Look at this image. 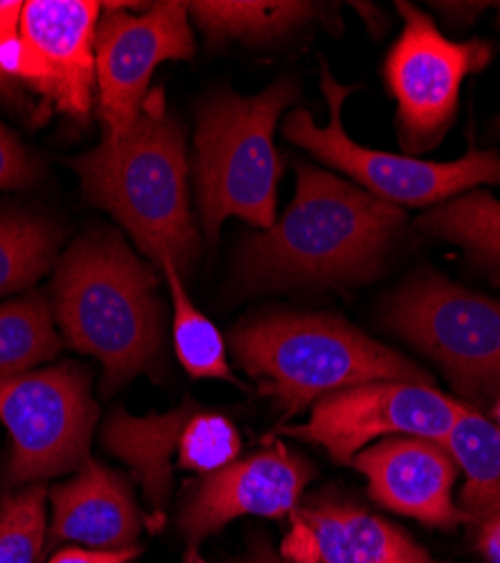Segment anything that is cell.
Instances as JSON below:
<instances>
[{
    "mask_svg": "<svg viewBox=\"0 0 500 563\" xmlns=\"http://www.w3.org/2000/svg\"><path fill=\"white\" fill-rule=\"evenodd\" d=\"M296 176L285 217L244 242L240 285L343 287L377 275L405 223L403 210L313 165L298 163Z\"/></svg>",
    "mask_w": 500,
    "mask_h": 563,
    "instance_id": "obj_1",
    "label": "cell"
},
{
    "mask_svg": "<svg viewBox=\"0 0 500 563\" xmlns=\"http://www.w3.org/2000/svg\"><path fill=\"white\" fill-rule=\"evenodd\" d=\"M86 197L111 212L158 266L171 262L180 277L199 260V234L188 199L184 126L154 88L120 137L70 163Z\"/></svg>",
    "mask_w": 500,
    "mask_h": 563,
    "instance_id": "obj_2",
    "label": "cell"
},
{
    "mask_svg": "<svg viewBox=\"0 0 500 563\" xmlns=\"http://www.w3.org/2000/svg\"><path fill=\"white\" fill-rule=\"evenodd\" d=\"M53 296L68 345L102 363L104 395L158 365L165 316L156 279L118 234H90L70 246Z\"/></svg>",
    "mask_w": 500,
    "mask_h": 563,
    "instance_id": "obj_3",
    "label": "cell"
},
{
    "mask_svg": "<svg viewBox=\"0 0 500 563\" xmlns=\"http://www.w3.org/2000/svg\"><path fill=\"white\" fill-rule=\"evenodd\" d=\"M233 352L285 417L370 382L433 386L415 363L325 313L276 311L253 318L235 330Z\"/></svg>",
    "mask_w": 500,
    "mask_h": 563,
    "instance_id": "obj_4",
    "label": "cell"
},
{
    "mask_svg": "<svg viewBox=\"0 0 500 563\" xmlns=\"http://www.w3.org/2000/svg\"><path fill=\"white\" fill-rule=\"evenodd\" d=\"M296 98L298 86L282 77L257 96L221 90L199 107L195 183L201 223L212 244L229 217L259 230L276 225L282 158L273 133Z\"/></svg>",
    "mask_w": 500,
    "mask_h": 563,
    "instance_id": "obj_5",
    "label": "cell"
},
{
    "mask_svg": "<svg viewBox=\"0 0 500 563\" xmlns=\"http://www.w3.org/2000/svg\"><path fill=\"white\" fill-rule=\"evenodd\" d=\"M321 88L327 98L330 124L318 126L309 111L296 109L285 120L282 135L291 145L347 174L373 197L397 208H422L471 192L478 185H500V156L496 152L474 150L458 161L433 163L354 143L343 126V107L358 86L338 84L327 64H321Z\"/></svg>",
    "mask_w": 500,
    "mask_h": 563,
    "instance_id": "obj_6",
    "label": "cell"
},
{
    "mask_svg": "<svg viewBox=\"0 0 500 563\" xmlns=\"http://www.w3.org/2000/svg\"><path fill=\"white\" fill-rule=\"evenodd\" d=\"M0 421L12 438L5 487L77 474L88 460L98 421L90 372L62 363L0 377Z\"/></svg>",
    "mask_w": 500,
    "mask_h": 563,
    "instance_id": "obj_7",
    "label": "cell"
},
{
    "mask_svg": "<svg viewBox=\"0 0 500 563\" xmlns=\"http://www.w3.org/2000/svg\"><path fill=\"white\" fill-rule=\"evenodd\" d=\"M386 320L440 363L463 395L500 393V300L426 273L395 294Z\"/></svg>",
    "mask_w": 500,
    "mask_h": 563,
    "instance_id": "obj_8",
    "label": "cell"
},
{
    "mask_svg": "<svg viewBox=\"0 0 500 563\" xmlns=\"http://www.w3.org/2000/svg\"><path fill=\"white\" fill-rule=\"evenodd\" d=\"M403 30L384 64L397 102V129L405 152L422 154L442 143L456 120L463 81L489 66V41H451L418 5L397 3Z\"/></svg>",
    "mask_w": 500,
    "mask_h": 563,
    "instance_id": "obj_9",
    "label": "cell"
},
{
    "mask_svg": "<svg viewBox=\"0 0 500 563\" xmlns=\"http://www.w3.org/2000/svg\"><path fill=\"white\" fill-rule=\"evenodd\" d=\"M465 404L435 386L413 382H370L318 399L302 424H287L280 435L323 446L336 462L354 457L390 438L442 442Z\"/></svg>",
    "mask_w": 500,
    "mask_h": 563,
    "instance_id": "obj_10",
    "label": "cell"
},
{
    "mask_svg": "<svg viewBox=\"0 0 500 563\" xmlns=\"http://www.w3.org/2000/svg\"><path fill=\"white\" fill-rule=\"evenodd\" d=\"M96 32L100 115L104 137H120L143 109L154 70L165 62H190L195 36L186 3H154L141 14L124 8L138 3H102Z\"/></svg>",
    "mask_w": 500,
    "mask_h": 563,
    "instance_id": "obj_11",
    "label": "cell"
},
{
    "mask_svg": "<svg viewBox=\"0 0 500 563\" xmlns=\"http://www.w3.org/2000/svg\"><path fill=\"white\" fill-rule=\"evenodd\" d=\"M96 0H30L21 16L16 77L38 90L55 111L86 122L98 84Z\"/></svg>",
    "mask_w": 500,
    "mask_h": 563,
    "instance_id": "obj_12",
    "label": "cell"
},
{
    "mask_svg": "<svg viewBox=\"0 0 500 563\" xmlns=\"http://www.w3.org/2000/svg\"><path fill=\"white\" fill-rule=\"evenodd\" d=\"M313 478L307 460L282 442L203 476L180 511V530L197 548L210 534L244 516L285 519L300 507V498Z\"/></svg>",
    "mask_w": 500,
    "mask_h": 563,
    "instance_id": "obj_13",
    "label": "cell"
},
{
    "mask_svg": "<svg viewBox=\"0 0 500 563\" xmlns=\"http://www.w3.org/2000/svg\"><path fill=\"white\" fill-rule=\"evenodd\" d=\"M352 466L366 476L370 496L386 509L433 528L469 523V516L453 500L460 468L442 442L390 438L363 449Z\"/></svg>",
    "mask_w": 500,
    "mask_h": 563,
    "instance_id": "obj_14",
    "label": "cell"
},
{
    "mask_svg": "<svg viewBox=\"0 0 500 563\" xmlns=\"http://www.w3.org/2000/svg\"><path fill=\"white\" fill-rule=\"evenodd\" d=\"M51 503V543L88 550L138 548L141 511L129 485L109 466L88 457L73 481L53 487Z\"/></svg>",
    "mask_w": 500,
    "mask_h": 563,
    "instance_id": "obj_15",
    "label": "cell"
},
{
    "mask_svg": "<svg viewBox=\"0 0 500 563\" xmlns=\"http://www.w3.org/2000/svg\"><path fill=\"white\" fill-rule=\"evenodd\" d=\"M296 541L321 563H444L366 509L318 503L293 511Z\"/></svg>",
    "mask_w": 500,
    "mask_h": 563,
    "instance_id": "obj_16",
    "label": "cell"
},
{
    "mask_svg": "<svg viewBox=\"0 0 500 563\" xmlns=\"http://www.w3.org/2000/svg\"><path fill=\"white\" fill-rule=\"evenodd\" d=\"M197 410L199 406L190 399L163 415L135 417L126 410H115L104 424V449L129 464L133 476L138 478L152 507V530L165 523L171 494V457L178 453L180 433Z\"/></svg>",
    "mask_w": 500,
    "mask_h": 563,
    "instance_id": "obj_17",
    "label": "cell"
},
{
    "mask_svg": "<svg viewBox=\"0 0 500 563\" xmlns=\"http://www.w3.org/2000/svg\"><path fill=\"white\" fill-rule=\"evenodd\" d=\"M442 444L467 476L460 507L469 523L480 526L500 511V431L493 421L465 406Z\"/></svg>",
    "mask_w": 500,
    "mask_h": 563,
    "instance_id": "obj_18",
    "label": "cell"
},
{
    "mask_svg": "<svg viewBox=\"0 0 500 563\" xmlns=\"http://www.w3.org/2000/svg\"><path fill=\"white\" fill-rule=\"evenodd\" d=\"M190 16L197 21L201 32L212 43H223L229 38H240L246 43H264L280 38L315 16H321V5L313 3H296V0H273V3H262V0H253V3H186Z\"/></svg>",
    "mask_w": 500,
    "mask_h": 563,
    "instance_id": "obj_19",
    "label": "cell"
},
{
    "mask_svg": "<svg viewBox=\"0 0 500 563\" xmlns=\"http://www.w3.org/2000/svg\"><path fill=\"white\" fill-rule=\"evenodd\" d=\"M160 271L171 296V334L180 365L186 367L192 379H216L242 388L244 384L235 377L229 363L221 332L201 309H197L184 287V277H180L178 268L171 262H163Z\"/></svg>",
    "mask_w": 500,
    "mask_h": 563,
    "instance_id": "obj_20",
    "label": "cell"
},
{
    "mask_svg": "<svg viewBox=\"0 0 500 563\" xmlns=\"http://www.w3.org/2000/svg\"><path fill=\"white\" fill-rule=\"evenodd\" d=\"M418 225L500 271V201L489 192L471 190L437 203L418 219Z\"/></svg>",
    "mask_w": 500,
    "mask_h": 563,
    "instance_id": "obj_21",
    "label": "cell"
},
{
    "mask_svg": "<svg viewBox=\"0 0 500 563\" xmlns=\"http://www.w3.org/2000/svg\"><path fill=\"white\" fill-rule=\"evenodd\" d=\"M62 350L48 298L30 296L0 305V377L30 372Z\"/></svg>",
    "mask_w": 500,
    "mask_h": 563,
    "instance_id": "obj_22",
    "label": "cell"
},
{
    "mask_svg": "<svg viewBox=\"0 0 500 563\" xmlns=\"http://www.w3.org/2000/svg\"><path fill=\"white\" fill-rule=\"evenodd\" d=\"M59 232L30 214H0V296L32 287L51 268Z\"/></svg>",
    "mask_w": 500,
    "mask_h": 563,
    "instance_id": "obj_23",
    "label": "cell"
},
{
    "mask_svg": "<svg viewBox=\"0 0 500 563\" xmlns=\"http://www.w3.org/2000/svg\"><path fill=\"white\" fill-rule=\"evenodd\" d=\"M45 485H27L23 492L10 494L0 503V563H36L45 534Z\"/></svg>",
    "mask_w": 500,
    "mask_h": 563,
    "instance_id": "obj_24",
    "label": "cell"
},
{
    "mask_svg": "<svg viewBox=\"0 0 500 563\" xmlns=\"http://www.w3.org/2000/svg\"><path fill=\"white\" fill-rule=\"evenodd\" d=\"M242 438L229 417L197 410L180 433L178 464L201 476L214 474L237 460Z\"/></svg>",
    "mask_w": 500,
    "mask_h": 563,
    "instance_id": "obj_25",
    "label": "cell"
},
{
    "mask_svg": "<svg viewBox=\"0 0 500 563\" xmlns=\"http://www.w3.org/2000/svg\"><path fill=\"white\" fill-rule=\"evenodd\" d=\"M38 176L36 161L19 140L0 124V190H21Z\"/></svg>",
    "mask_w": 500,
    "mask_h": 563,
    "instance_id": "obj_26",
    "label": "cell"
},
{
    "mask_svg": "<svg viewBox=\"0 0 500 563\" xmlns=\"http://www.w3.org/2000/svg\"><path fill=\"white\" fill-rule=\"evenodd\" d=\"M21 0H0V70L16 75L21 57Z\"/></svg>",
    "mask_w": 500,
    "mask_h": 563,
    "instance_id": "obj_27",
    "label": "cell"
},
{
    "mask_svg": "<svg viewBox=\"0 0 500 563\" xmlns=\"http://www.w3.org/2000/svg\"><path fill=\"white\" fill-rule=\"evenodd\" d=\"M141 554L138 548L129 550H88V548H66L59 550L51 563H129Z\"/></svg>",
    "mask_w": 500,
    "mask_h": 563,
    "instance_id": "obj_28",
    "label": "cell"
},
{
    "mask_svg": "<svg viewBox=\"0 0 500 563\" xmlns=\"http://www.w3.org/2000/svg\"><path fill=\"white\" fill-rule=\"evenodd\" d=\"M478 534V548L489 563H500V511L482 521Z\"/></svg>",
    "mask_w": 500,
    "mask_h": 563,
    "instance_id": "obj_29",
    "label": "cell"
},
{
    "mask_svg": "<svg viewBox=\"0 0 500 563\" xmlns=\"http://www.w3.org/2000/svg\"><path fill=\"white\" fill-rule=\"evenodd\" d=\"M433 8H437L446 21L453 23H471L474 16L485 8L482 3H435Z\"/></svg>",
    "mask_w": 500,
    "mask_h": 563,
    "instance_id": "obj_30",
    "label": "cell"
},
{
    "mask_svg": "<svg viewBox=\"0 0 500 563\" xmlns=\"http://www.w3.org/2000/svg\"><path fill=\"white\" fill-rule=\"evenodd\" d=\"M240 563H289V561L276 556L273 552H268L266 548H259V550H255L253 554H248V556H246L244 561H240Z\"/></svg>",
    "mask_w": 500,
    "mask_h": 563,
    "instance_id": "obj_31",
    "label": "cell"
},
{
    "mask_svg": "<svg viewBox=\"0 0 500 563\" xmlns=\"http://www.w3.org/2000/svg\"><path fill=\"white\" fill-rule=\"evenodd\" d=\"M493 417H496V427H498V431H500V397H498V404H496V408H493Z\"/></svg>",
    "mask_w": 500,
    "mask_h": 563,
    "instance_id": "obj_32",
    "label": "cell"
},
{
    "mask_svg": "<svg viewBox=\"0 0 500 563\" xmlns=\"http://www.w3.org/2000/svg\"><path fill=\"white\" fill-rule=\"evenodd\" d=\"M498 25H500V5H498ZM498 131H500V120H498Z\"/></svg>",
    "mask_w": 500,
    "mask_h": 563,
    "instance_id": "obj_33",
    "label": "cell"
}]
</instances>
